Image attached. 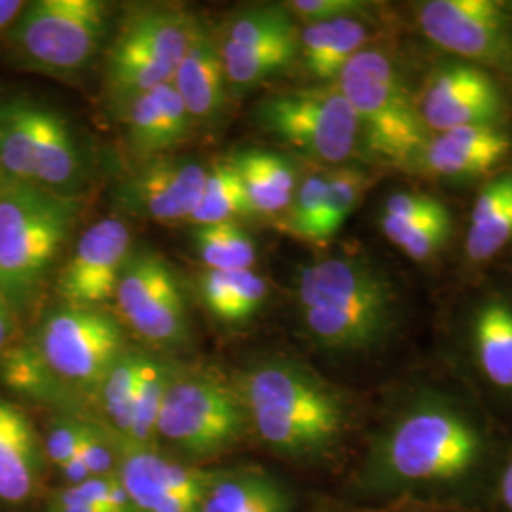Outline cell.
Returning <instances> with one entry per match:
<instances>
[{"instance_id":"obj_1","label":"cell","mask_w":512,"mask_h":512,"mask_svg":"<svg viewBox=\"0 0 512 512\" xmlns=\"http://www.w3.org/2000/svg\"><path fill=\"white\" fill-rule=\"evenodd\" d=\"M256 437L277 454L315 456L338 440L346 423L340 393L287 357H264L234 382Z\"/></svg>"},{"instance_id":"obj_2","label":"cell","mask_w":512,"mask_h":512,"mask_svg":"<svg viewBox=\"0 0 512 512\" xmlns=\"http://www.w3.org/2000/svg\"><path fill=\"white\" fill-rule=\"evenodd\" d=\"M294 296L311 338L332 351H361L393 327L397 293L391 279L361 256H330L304 264Z\"/></svg>"},{"instance_id":"obj_3","label":"cell","mask_w":512,"mask_h":512,"mask_svg":"<svg viewBox=\"0 0 512 512\" xmlns=\"http://www.w3.org/2000/svg\"><path fill=\"white\" fill-rule=\"evenodd\" d=\"M80 213L78 196L0 183V296L18 321L40 298Z\"/></svg>"},{"instance_id":"obj_4","label":"cell","mask_w":512,"mask_h":512,"mask_svg":"<svg viewBox=\"0 0 512 512\" xmlns=\"http://www.w3.org/2000/svg\"><path fill=\"white\" fill-rule=\"evenodd\" d=\"M0 173L18 183L78 196L90 162L71 122L29 97L0 103Z\"/></svg>"},{"instance_id":"obj_5","label":"cell","mask_w":512,"mask_h":512,"mask_svg":"<svg viewBox=\"0 0 512 512\" xmlns=\"http://www.w3.org/2000/svg\"><path fill=\"white\" fill-rule=\"evenodd\" d=\"M336 86L359 118L365 156L387 164H416L431 133L416 97L384 50H361L338 74Z\"/></svg>"},{"instance_id":"obj_6","label":"cell","mask_w":512,"mask_h":512,"mask_svg":"<svg viewBox=\"0 0 512 512\" xmlns=\"http://www.w3.org/2000/svg\"><path fill=\"white\" fill-rule=\"evenodd\" d=\"M198 23L173 4H145L122 19L103 65L105 90L116 109L173 80Z\"/></svg>"},{"instance_id":"obj_7","label":"cell","mask_w":512,"mask_h":512,"mask_svg":"<svg viewBox=\"0 0 512 512\" xmlns=\"http://www.w3.org/2000/svg\"><path fill=\"white\" fill-rule=\"evenodd\" d=\"M109 4L103 0L25 2L8 29L21 65L55 78L86 71L109 37Z\"/></svg>"},{"instance_id":"obj_8","label":"cell","mask_w":512,"mask_h":512,"mask_svg":"<svg viewBox=\"0 0 512 512\" xmlns=\"http://www.w3.org/2000/svg\"><path fill=\"white\" fill-rule=\"evenodd\" d=\"M253 118L313 162L342 165L365 156L359 118L336 82L270 93L256 103Z\"/></svg>"},{"instance_id":"obj_9","label":"cell","mask_w":512,"mask_h":512,"mask_svg":"<svg viewBox=\"0 0 512 512\" xmlns=\"http://www.w3.org/2000/svg\"><path fill=\"white\" fill-rule=\"evenodd\" d=\"M247 429L236 385L207 370L175 366L158 416L156 442L164 440L188 458H213L232 448Z\"/></svg>"},{"instance_id":"obj_10","label":"cell","mask_w":512,"mask_h":512,"mask_svg":"<svg viewBox=\"0 0 512 512\" xmlns=\"http://www.w3.org/2000/svg\"><path fill=\"white\" fill-rule=\"evenodd\" d=\"M31 346L74 395L97 397L110 366L128 349L124 325L101 308L59 304L48 311Z\"/></svg>"},{"instance_id":"obj_11","label":"cell","mask_w":512,"mask_h":512,"mask_svg":"<svg viewBox=\"0 0 512 512\" xmlns=\"http://www.w3.org/2000/svg\"><path fill=\"white\" fill-rule=\"evenodd\" d=\"M480 454L473 423L454 408L423 404L404 414L385 439V469L408 482H437L465 475Z\"/></svg>"},{"instance_id":"obj_12","label":"cell","mask_w":512,"mask_h":512,"mask_svg":"<svg viewBox=\"0 0 512 512\" xmlns=\"http://www.w3.org/2000/svg\"><path fill=\"white\" fill-rule=\"evenodd\" d=\"M114 300L122 325L141 340L162 349L188 344L190 323L183 285L175 268L160 253L135 247Z\"/></svg>"},{"instance_id":"obj_13","label":"cell","mask_w":512,"mask_h":512,"mask_svg":"<svg viewBox=\"0 0 512 512\" xmlns=\"http://www.w3.org/2000/svg\"><path fill=\"white\" fill-rule=\"evenodd\" d=\"M416 19L433 44L473 65L512 74V33L505 4L495 0H427Z\"/></svg>"},{"instance_id":"obj_14","label":"cell","mask_w":512,"mask_h":512,"mask_svg":"<svg viewBox=\"0 0 512 512\" xmlns=\"http://www.w3.org/2000/svg\"><path fill=\"white\" fill-rule=\"evenodd\" d=\"M118 478L137 512H200L215 471L184 465L156 444H137L114 431Z\"/></svg>"},{"instance_id":"obj_15","label":"cell","mask_w":512,"mask_h":512,"mask_svg":"<svg viewBox=\"0 0 512 512\" xmlns=\"http://www.w3.org/2000/svg\"><path fill=\"white\" fill-rule=\"evenodd\" d=\"M209 165L192 156L165 154L139 162L114 190L122 213L158 224L188 222L202 200Z\"/></svg>"},{"instance_id":"obj_16","label":"cell","mask_w":512,"mask_h":512,"mask_svg":"<svg viewBox=\"0 0 512 512\" xmlns=\"http://www.w3.org/2000/svg\"><path fill=\"white\" fill-rule=\"evenodd\" d=\"M133 251V232L126 220L105 217L93 222L57 275L61 304L101 308L114 300Z\"/></svg>"},{"instance_id":"obj_17","label":"cell","mask_w":512,"mask_h":512,"mask_svg":"<svg viewBox=\"0 0 512 512\" xmlns=\"http://www.w3.org/2000/svg\"><path fill=\"white\" fill-rule=\"evenodd\" d=\"M416 105L429 133L497 126L507 114L505 95L494 78L467 61H450L437 67Z\"/></svg>"},{"instance_id":"obj_18","label":"cell","mask_w":512,"mask_h":512,"mask_svg":"<svg viewBox=\"0 0 512 512\" xmlns=\"http://www.w3.org/2000/svg\"><path fill=\"white\" fill-rule=\"evenodd\" d=\"M118 114L126 128L129 150L139 162L171 154L188 141L194 128L171 82L129 99L118 107Z\"/></svg>"},{"instance_id":"obj_19","label":"cell","mask_w":512,"mask_h":512,"mask_svg":"<svg viewBox=\"0 0 512 512\" xmlns=\"http://www.w3.org/2000/svg\"><path fill=\"white\" fill-rule=\"evenodd\" d=\"M171 84L194 126H219L232 93L224 73L219 37L202 21L194 31Z\"/></svg>"},{"instance_id":"obj_20","label":"cell","mask_w":512,"mask_h":512,"mask_svg":"<svg viewBox=\"0 0 512 512\" xmlns=\"http://www.w3.org/2000/svg\"><path fill=\"white\" fill-rule=\"evenodd\" d=\"M512 148V137L499 126H471L431 135L416 164L444 179H469L501 164Z\"/></svg>"},{"instance_id":"obj_21","label":"cell","mask_w":512,"mask_h":512,"mask_svg":"<svg viewBox=\"0 0 512 512\" xmlns=\"http://www.w3.org/2000/svg\"><path fill=\"white\" fill-rule=\"evenodd\" d=\"M44 467L42 440L29 416L0 397V501H31L42 484Z\"/></svg>"},{"instance_id":"obj_22","label":"cell","mask_w":512,"mask_h":512,"mask_svg":"<svg viewBox=\"0 0 512 512\" xmlns=\"http://www.w3.org/2000/svg\"><path fill=\"white\" fill-rule=\"evenodd\" d=\"M241 179L251 217H281L293 202L298 171L293 162L264 148H239L224 158Z\"/></svg>"},{"instance_id":"obj_23","label":"cell","mask_w":512,"mask_h":512,"mask_svg":"<svg viewBox=\"0 0 512 512\" xmlns=\"http://www.w3.org/2000/svg\"><path fill=\"white\" fill-rule=\"evenodd\" d=\"M368 27L359 16L304 25L298 37V57L304 69L321 84L336 82L349 61L365 50Z\"/></svg>"},{"instance_id":"obj_24","label":"cell","mask_w":512,"mask_h":512,"mask_svg":"<svg viewBox=\"0 0 512 512\" xmlns=\"http://www.w3.org/2000/svg\"><path fill=\"white\" fill-rule=\"evenodd\" d=\"M200 512H291V499L262 471H215Z\"/></svg>"},{"instance_id":"obj_25","label":"cell","mask_w":512,"mask_h":512,"mask_svg":"<svg viewBox=\"0 0 512 512\" xmlns=\"http://www.w3.org/2000/svg\"><path fill=\"white\" fill-rule=\"evenodd\" d=\"M198 294L205 310L226 325H241L255 317L264 306L270 289L268 281L255 270L211 272L198 277Z\"/></svg>"},{"instance_id":"obj_26","label":"cell","mask_w":512,"mask_h":512,"mask_svg":"<svg viewBox=\"0 0 512 512\" xmlns=\"http://www.w3.org/2000/svg\"><path fill=\"white\" fill-rule=\"evenodd\" d=\"M512 239V169L486 184L473 205L465 251L473 262L494 258Z\"/></svg>"},{"instance_id":"obj_27","label":"cell","mask_w":512,"mask_h":512,"mask_svg":"<svg viewBox=\"0 0 512 512\" xmlns=\"http://www.w3.org/2000/svg\"><path fill=\"white\" fill-rule=\"evenodd\" d=\"M476 359L492 384L512 391V308L503 300H488L473 323Z\"/></svg>"},{"instance_id":"obj_28","label":"cell","mask_w":512,"mask_h":512,"mask_svg":"<svg viewBox=\"0 0 512 512\" xmlns=\"http://www.w3.org/2000/svg\"><path fill=\"white\" fill-rule=\"evenodd\" d=\"M298 37L300 31H294L253 48H220L230 93L249 92L268 78L285 71L298 57Z\"/></svg>"},{"instance_id":"obj_29","label":"cell","mask_w":512,"mask_h":512,"mask_svg":"<svg viewBox=\"0 0 512 512\" xmlns=\"http://www.w3.org/2000/svg\"><path fill=\"white\" fill-rule=\"evenodd\" d=\"M0 380L8 389L37 403H71L76 397L48 370L31 342L12 344L0 355Z\"/></svg>"},{"instance_id":"obj_30","label":"cell","mask_w":512,"mask_h":512,"mask_svg":"<svg viewBox=\"0 0 512 512\" xmlns=\"http://www.w3.org/2000/svg\"><path fill=\"white\" fill-rule=\"evenodd\" d=\"M192 243L205 270L243 272L255 268L256 241L239 222L194 226Z\"/></svg>"},{"instance_id":"obj_31","label":"cell","mask_w":512,"mask_h":512,"mask_svg":"<svg viewBox=\"0 0 512 512\" xmlns=\"http://www.w3.org/2000/svg\"><path fill=\"white\" fill-rule=\"evenodd\" d=\"M143 353L145 351L141 349H126L110 366L97 391V401L107 418V427L122 437H128L131 429Z\"/></svg>"},{"instance_id":"obj_32","label":"cell","mask_w":512,"mask_h":512,"mask_svg":"<svg viewBox=\"0 0 512 512\" xmlns=\"http://www.w3.org/2000/svg\"><path fill=\"white\" fill-rule=\"evenodd\" d=\"M241 217H251V209L236 169L226 160L209 165L202 200L188 222L194 226H207L236 222Z\"/></svg>"},{"instance_id":"obj_33","label":"cell","mask_w":512,"mask_h":512,"mask_svg":"<svg viewBox=\"0 0 512 512\" xmlns=\"http://www.w3.org/2000/svg\"><path fill=\"white\" fill-rule=\"evenodd\" d=\"M298 31L291 12L283 6H251L234 12L220 31L222 50H243Z\"/></svg>"},{"instance_id":"obj_34","label":"cell","mask_w":512,"mask_h":512,"mask_svg":"<svg viewBox=\"0 0 512 512\" xmlns=\"http://www.w3.org/2000/svg\"><path fill=\"white\" fill-rule=\"evenodd\" d=\"M175 365L154 357L150 353H143V363L139 372L137 395L133 404V418L131 429L126 439L137 444H156V425L158 416L164 403L165 389L171 380Z\"/></svg>"},{"instance_id":"obj_35","label":"cell","mask_w":512,"mask_h":512,"mask_svg":"<svg viewBox=\"0 0 512 512\" xmlns=\"http://www.w3.org/2000/svg\"><path fill=\"white\" fill-rule=\"evenodd\" d=\"M370 186L372 177L359 167L344 165L329 171L323 217L317 232V245H327L330 239L338 234V230L361 203Z\"/></svg>"},{"instance_id":"obj_36","label":"cell","mask_w":512,"mask_h":512,"mask_svg":"<svg viewBox=\"0 0 512 512\" xmlns=\"http://www.w3.org/2000/svg\"><path fill=\"white\" fill-rule=\"evenodd\" d=\"M380 226L385 238L397 245L404 255L412 260H429L442 249L452 230L450 213H442L437 217L425 219H391L380 217Z\"/></svg>"},{"instance_id":"obj_37","label":"cell","mask_w":512,"mask_h":512,"mask_svg":"<svg viewBox=\"0 0 512 512\" xmlns=\"http://www.w3.org/2000/svg\"><path fill=\"white\" fill-rule=\"evenodd\" d=\"M329 171L308 173L294 192L293 202L281 215L279 226L293 238L317 245L319 222L323 217Z\"/></svg>"},{"instance_id":"obj_38","label":"cell","mask_w":512,"mask_h":512,"mask_svg":"<svg viewBox=\"0 0 512 512\" xmlns=\"http://www.w3.org/2000/svg\"><path fill=\"white\" fill-rule=\"evenodd\" d=\"M90 425L92 421L74 418V416H65L61 420L54 421V425L48 429L46 437L42 440L46 463H52L54 467L61 469L69 461H73L88 437Z\"/></svg>"},{"instance_id":"obj_39","label":"cell","mask_w":512,"mask_h":512,"mask_svg":"<svg viewBox=\"0 0 512 512\" xmlns=\"http://www.w3.org/2000/svg\"><path fill=\"white\" fill-rule=\"evenodd\" d=\"M285 8L291 12L294 21L298 19L304 25H311L344 16H359L365 10V4L359 0H293L287 2Z\"/></svg>"},{"instance_id":"obj_40","label":"cell","mask_w":512,"mask_h":512,"mask_svg":"<svg viewBox=\"0 0 512 512\" xmlns=\"http://www.w3.org/2000/svg\"><path fill=\"white\" fill-rule=\"evenodd\" d=\"M446 205L433 196L416 192H395L385 198L382 215L391 219H425L446 213Z\"/></svg>"},{"instance_id":"obj_41","label":"cell","mask_w":512,"mask_h":512,"mask_svg":"<svg viewBox=\"0 0 512 512\" xmlns=\"http://www.w3.org/2000/svg\"><path fill=\"white\" fill-rule=\"evenodd\" d=\"M16 329H18V319L14 311L10 310V306L4 302V298L0 296V355L12 346Z\"/></svg>"},{"instance_id":"obj_42","label":"cell","mask_w":512,"mask_h":512,"mask_svg":"<svg viewBox=\"0 0 512 512\" xmlns=\"http://www.w3.org/2000/svg\"><path fill=\"white\" fill-rule=\"evenodd\" d=\"M23 8L25 2L21 0H0V33L8 31L14 25Z\"/></svg>"},{"instance_id":"obj_43","label":"cell","mask_w":512,"mask_h":512,"mask_svg":"<svg viewBox=\"0 0 512 512\" xmlns=\"http://www.w3.org/2000/svg\"><path fill=\"white\" fill-rule=\"evenodd\" d=\"M501 497H503V503L507 505V509L512 512V461L501 478Z\"/></svg>"},{"instance_id":"obj_44","label":"cell","mask_w":512,"mask_h":512,"mask_svg":"<svg viewBox=\"0 0 512 512\" xmlns=\"http://www.w3.org/2000/svg\"><path fill=\"white\" fill-rule=\"evenodd\" d=\"M44 512H101L93 507H84V505H61V503H46Z\"/></svg>"},{"instance_id":"obj_45","label":"cell","mask_w":512,"mask_h":512,"mask_svg":"<svg viewBox=\"0 0 512 512\" xmlns=\"http://www.w3.org/2000/svg\"><path fill=\"white\" fill-rule=\"evenodd\" d=\"M4 179H6V177H4V175H2V173H0V183H2V181H4Z\"/></svg>"}]
</instances>
